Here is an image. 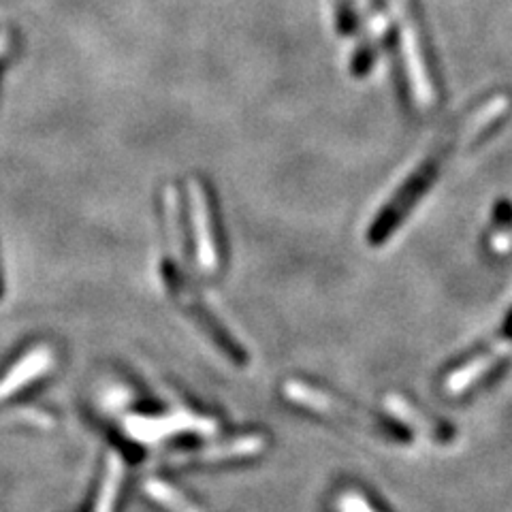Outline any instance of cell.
Listing matches in <instances>:
<instances>
[{
	"label": "cell",
	"mask_w": 512,
	"mask_h": 512,
	"mask_svg": "<svg viewBox=\"0 0 512 512\" xmlns=\"http://www.w3.org/2000/svg\"><path fill=\"white\" fill-rule=\"evenodd\" d=\"M510 107V99L506 94H495L491 99L480 107L474 109L472 114L457 124L451 133L442 135V139L436 143L423 163L414 169V173L404 182V186L399 188L397 195L387 203V207L378 214L374 220L372 229H370V244L378 246L387 239L395 229L397 224L404 220V216L412 210L414 203L423 197V192L429 188V184L436 180V175L440 167L446 163V158L451 156V152H457L461 148H466L468 143H472L480 133H485L489 126L498 122Z\"/></svg>",
	"instance_id": "cell-1"
},
{
	"label": "cell",
	"mask_w": 512,
	"mask_h": 512,
	"mask_svg": "<svg viewBox=\"0 0 512 512\" xmlns=\"http://www.w3.org/2000/svg\"><path fill=\"white\" fill-rule=\"evenodd\" d=\"M389 5L395 15V24L399 28V45H402V56L406 64L412 99L421 111L434 109L436 88L429 75V64L425 60L423 41L419 35V26H416L414 20L412 3L410 0H389Z\"/></svg>",
	"instance_id": "cell-2"
},
{
	"label": "cell",
	"mask_w": 512,
	"mask_h": 512,
	"mask_svg": "<svg viewBox=\"0 0 512 512\" xmlns=\"http://www.w3.org/2000/svg\"><path fill=\"white\" fill-rule=\"evenodd\" d=\"M163 280H165V286L169 295L178 301V306H182V310L195 320V323L210 335L212 342L216 346H220L227 355L237 361V363H244L246 361V352L242 350V346H237L235 340L231 338V335L222 329V325L218 323V320L210 314V310H207L203 306V301L192 293V288L186 284V280L180 276V271L175 269L173 263L165 261L163 265Z\"/></svg>",
	"instance_id": "cell-3"
},
{
	"label": "cell",
	"mask_w": 512,
	"mask_h": 512,
	"mask_svg": "<svg viewBox=\"0 0 512 512\" xmlns=\"http://www.w3.org/2000/svg\"><path fill=\"white\" fill-rule=\"evenodd\" d=\"M190 210L192 220H195V235H197V252L199 263L207 274H216L220 269V248H218V229L214 220V207L210 190L203 180H190Z\"/></svg>",
	"instance_id": "cell-4"
},
{
	"label": "cell",
	"mask_w": 512,
	"mask_h": 512,
	"mask_svg": "<svg viewBox=\"0 0 512 512\" xmlns=\"http://www.w3.org/2000/svg\"><path fill=\"white\" fill-rule=\"evenodd\" d=\"M506 357H512V338L498 342L493 348L483 352V355H478L466 365L457 367V370L444 382L446 391L451 395L466 393L470 387H474L476 382H480L489 372H493L502 361H506Z\"/></svg>",
	"instance_id": "cell-5"
},
{
	"label": "cell",
	"mask_w": 512,
	"mask_h": 512,
	"mask_svg": "<svg viewBox=\"0 0 512 512\" xmlns=\"http://www.w3.org/2000/svg\"><path fill=\"white\" fill-rule=\"evenodd\" d=\"M52 365H54V355L50 348L47 346L32 348L28 355L22 357V361L15 363L5 374V378L0 380V399L13 395L15 391H20L32 380H37L39 376H43L47 370H50Z\"/></svg>",
	"instance_id": "cell-6"
},
{
	"label": "cell",
	"mask_w": 512,
	"mask_h": 512,
	"mask_svg": "<svg viewBox=\"0 0 512 512\" xmlns=\"http://www.w3.org/2000/svg\"><path fill=\"white\" fill-rule=\"evenodd\" d=\"M131 434L139 440H158L163 436H173L180 434V431H212L210 423L201 421V419H192V416L180 414V416H167V419H141V416H135V419L126 421Z\"/></svg>",
	"instance_id": "cell-7"
},
{
	"label": "cell",
	"mask_w": 512,
	"mask_h": 512,
	"mask_svg": "<svg viewBox=\"0 0 512 512\" xmlns=\"http://www.w3.org/2000/svg\"><path fill=\"white\" fill-rule=\"evenodd\" d=\"M387 404H389V408H391V412H393L395 416H399V419L410 423V425H414V427H419V429L427 431L429 438L446 440L448 436H451V431L446 429V425H440V423H436L434 419H431V416H425L419 408H414L412 404H408L404 397L393 395V397L387 399Z\"/></svg>",
	"instance_id": "cell-8"
},
{
	"label": "cell",
	"mask_w": 512,
	"mask_h": 512,
	"mask_svg": "<svg viewBox=\"0 0 512 512\" xmlns=\"http://www.w3.org/2000/svg\"><path fill=\"white\" fill-rule=\"evenodd\" d=\"M148 491L152 493V498H156L160 504H165L173 512H199V510L192 508L190 502L182 500V495L178 491H173L171 487H167L163 483L148 485Z\"/></svg>",
	"instance_id": "cell-9"
},
{
	"label": "cell",
	"mask_w": 512,
	"mask_h": 512,
	"mask_svg": "<svg viewBox=\"0 0 512 512\" xmlns=\"http://www.w3.org/2000/svg\"><path fill=\"white\" fill-rule=\"evenodd\" d=\"M335 510L338 512H378L372 508V504L367 502L361 493L348 491V493H340L338 502H335Z\"/></svg>",
	"instance_id": "cell-10"
},
{
	"label": "cell",
	"mask_w": 512,
	"mask_h": 512,
	"mask_svg": "<svg viewBox=\"0 0 512 512\" xmlns=\"http://www.w3.org/2000/svg\"><path fill=\"white\" fill-rule=\"evenodd\" d=\"M0 295H3V274H0Z\"/></svg>",
	"instance_id": "cell-11"
}]
</instances>
